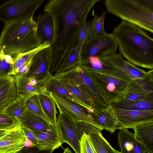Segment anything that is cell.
Returning <instances> with one entry per match:
<instances>
[{"instance_id":"1","label":"cell","mask_w":153,"mask_h":153,"mask_svg":"<svg viewBox=\"0 0 153 153\" xmlns=\"http://www.w3.org/2000/svg\"><path fill=\"white\" fill-rule=\"evenodd\" d=\"M100 0H49L44 11L51 15L53 25L49 71L55 73L70 51L77 44L88 15Z\"/></svg>"},{"instance_id":"2","label":"cell","mask_w":153,"mask_h":153,"mask_svg":"<svg viewBox=\"0 0 153 153\" xmlns=\"http://www.w3.org/2000/svg\"><path fill=\"white\" fill-rule=\"evenodd\" d=\"M120 53L134 65L153 68V39L143 29L123 20L112 33Z\"/></svg>"},{"instance_id":"3","label":"cell","mask_w":153,"mask_h":153,"mask_svg":"<svg viewBox=\"0 0 153 153\" xmlns=\"http://www.w3.org/2000/svg\"><path fill=\"white\" fill-rule=\"evenodd\" d=\"M42 44L33 18L5 24L0 36V48L13 58Z\"/></svg>"},{"instance_id":"4","label":"cell","mask_w":153,"mask_h":153,"mask_svg":"<svg viewBox=\"0 0 153 153\" xmlns=\"http://www.w3.org/2000/svg\"><path fill=\"white\" fill-rule=\"evenodd\" d=\"M107 13L153 33V0H106Z\"/></svg>"},{"instance_id":"5","label":"cell","mask_w":153,"mask_h":153,"mask_svg":"<svg viewBox=\"0 0 153 153\" xmlns=\"http://www.w3.org/2000/svg\"><path fill=\"white\" fill-rule=\"evenodd\" d=\"M54 76L59 80L71 85L84 93L91 100L94 112L110 106L96 88L87 71L79 64L64 73H55Z\"/></svg>"},{"instance_id":"6","label":"cell","mask_w":153,"mask_h":153,"mask_svg":"<svg viewBox=\"0 0 153 153\" xmlns=\"http://www.w3.org/2000/svg\"><path fill=\"white\" fill-rule=\"evenodd\" d=\"M87 71L94 86L109 105H111L123 98L129 82L105 74Z\"/></svg>"},{"instance_id":"7","label":"cell","mask_w":153,"mask_h":153,"mask_svg":"<svg viewBox=\"0 0 153 153\" xmlns=\"http://www.w3.org/2000/svg\"><path fill=\"white\" fill-rule=\"evenodd\" d=\"M44 0H13L0 6V20L5 24L33 18Z\"/></svg>"},{"instance_id":"8","label":"cell","mask_w":153,"mask_h":153,"mask_svg":"<svg viewBox=\"0 0 153 153\" xmlns=\"http://www.w3.org/2000/svg\"><path fill=\"white\" fill-rule=\"evenodd\" d=\"M58 110L56 124L61 142L68 144L75 153H79L80 140L86 131L88 123L76 122Z\"/></svg>"},{"instance_id":"9","label":"cell","mask_w":153,"mask_h":153,"mask_svg":"<svg viewBox=\"0 0 153 153\" xmlns=\"http://www.w3.org/2000/svg\"><path fill=\"white\" fill-rule=\"evenodd\" d=\"M117 47V41L112 33L91 36L81 49V61L90 56L100 59L116 53Z\"/></svg>"},{"instance_id":"10","label":"cell","mask_w":153,"mask_h":153,"mask_svg":"<svg viewBox=\"0 0 153 153\" xmlns=\"http://www.w3.org/2000/svg\"><path fill=\"white\" fill-rule=\"evenodd\" d=\"M51 76L46 78L38 79L21 74L14 75L17 93L16 100L24 103L33 96L47 92L46 84Z\"/></svg>"},{"instance_id":"11","label":"cell","mask_w":153,"mask_h":153,"mask_svg":"<svg viewBox=\"0 0 153 153\" xmlns=\"http://www.w3.org/2000/svg\"><path fill=\"white\" fill-rule=\"evenodd\" d=\"M55 102L58 109L77 122H82L90 124L99 128L94 121L91 115L82 107L56 93H48Z\"/></svg>"},{"instance_id":"12","label":"cell","mask_w":153,"mask_h":153,"mask_svg":"<svg viewBox=\"0 0 153 153\" xmlns=\"http://www.w3.org/2000/svg\"><path fill=\"white\" fill-rule=\"evenodd\" d=\"M112 108L117 121V129H133L139 124L153 121V110L140 111Z\"/></svg>"},{"instance_id":"13","label":"cell","mask_w":153,"mask_h":153,"mask_svg":"<svg viewBox=\"0 0 153 153\" xmlns=\"http://www.w3.org/2000/svg\"><path fill=\"white\" fill-rule=\"evenodd\" d=\"M104 63L119 70L131 79H146L148 72L137 67L128 61L124 60L120 53H115L100 59Z\"/></svg>"},{"instance_id":"14","label":"cell","mask_w":153,"mask_h":153,"mask_svg":"<svg viewBox=\"0 0 153 153\" xmlns=\"http://www.w3.org/2000/svg\"><path fill=\"white\" fill-rule=\"evenodd\" d=\"M50 46L38 52L33 58L29 69L25 75L38 79H42L49 77L51 59Z\"/></svg>"},{"instance_id":"15","label":"cell","mask_w":153,"mask_h":153,"mask_svg":"<svg viewBox=\"0 0 153 153\" xmlns=\"http://www.w3.org/2000/svg\"><path fill=\"white\" fill-rule=\"evenodd\" d=\"M27 140L19 123L0 138V153H16L25 147Z\"/></svg>"},{"instance_id":"16","label":"cell","mask_w":153,"mask_h":153,"mask_svg":"<svg viewBox=\"0 0 153 153\" xmlns=\"http://www.w3.org/2000/svg\"><path fill=\"white\" fill-rule=\"evenodd\" d=\"M151 97H153V82L147 79H137L128 82L122 99L140 100Z\"/></svg>"},{"instance_id":"17","label":"cell","mask_w":153,"mask_h":153,"mask_svg":"<svg viewBox=\"0 0 153 153\" xmlns=\"http://www.w3.org/2000/svg\"><path fill=\"white\" fill-rule=\"evenodd\" d=\"M79 64L85 70L105 74L129 82L131 79L115 67L102 62L97 56H90L81 61Z\"/></svg>"},{"instance_id":"18","label":"cell","mask_w":153,"mask_h":153,"mask_svg":"<svg viewBox=\"0 0 153 153\" xmlns=\"http://www.w3.org/2000/svg\"><path fill=\"white\" fill-rule=\"evenodd\" d=\"M31 130L37 140L35 146L40 151H53L62 144L56 124H53L50 128L45 132Z\"/></svg>"},{"instance_id":"19","label":"cell","mask_w":153,"mask_h":153,"mask_svg":"<svg viewBox=\"0 0 153 153\" xmlns=\"http://www.w3.org/2000/svg\"><path fill=\"white\" fill-rule=\"evenodd\" d=\"M17 93L14 76H0V113L15 102Z\"/></svg>"},{"instance_id":"20","label":"cell","mask_w":153,"mask_h":153,"mask_svg":"<svg viewBox=\"0 0 153 153\" xmlns=\"http://www.w3.org/2000/svg\"><path fill=\"white\" fill-rule=\"evenodd\" d=\"M117 137L121 153H150L128 129H120Z\"/></svg>"},{"instance_id":"21","label":"cell","mask_w":153,"mask_h":153,"mask_svg":"<svg viewBox=\"0 0 153 153\" xmlns=\"http://www.w3.org/2000/svg\"><path fill=\"white\" fill-rule=\"evenodd\" d=\"M89 113L94 122L102 130H106L113 134L117 129V121L111 105L106 107L98 112Z\"/></svg>"},{"instance_id":"22","label":"cell","mask_w":153,"mask_h":153,"mask_svg":"<svg viewBox=\"0 0 153 153\" xmlns=\"http://www.w3.org/2000/svg\"><path fill=\"white\" fill-rule=\"evenodd\" d=\"M36 21L37 34L42 43L47 42L51 45L53 33V23L51 15L45 12L39 15Z\"/></svg>"},{"instance_id":"23","label":"cell","mask_w":153,"mask_h":153,"mask_svg":"<svg viewBox=\"0 0 153 153\" xmlns=\"http://www.w3.org/2000/svg\"><path fill=\"white\" fill-rule=\"evenodd\" d=\"M133 129L135 139L150 153H153V121L139 124Z\"/></svg>"},{"instance_id":"24","label":"cell","mask_w":153,"mask_h":153,"mask_svg":"<svg viewBox=\"0 0 153 153\" xmlns=\"http://www.w3.org/2000/svg\"><path fill=\"white\" fill-rule=\"evenodd\" d=\"M16 118L20 123L30 129L40 132L46 131L53 124L49 123L41 117L27 110Z\"/></svg>"},{"instance_id":"25","label":"cell","mask_w":153,"mask_h":153,"mask_svg":"<svg viewBox=\"0 0 153 153\" xmlns=\"http://www.w3.org/2000/svg\"><path fill=\"white\" fill-rule=\"evenodd\" d=\"M111 107L114 108L140 111L153 110V97L140 100H131L121 99L112 103Z\"/></svg>"},{"instance_id":"26","label":"cell","mask_w":153,"mask_h":153,"mask_svg":"<svg viewBox=\"0 0 153 153\" xmlns=\"http://www.w3.org/2000/svg\"><path fill=\"white\" fill-rule=\"evenodd\" d=\"M101 131L93 126L86 132L90 137L97 153H116V150L111 147L103 137Z\"/></svg>"},{"instance_id":"27","label":"cell","mask_w":153,"mask_h":153,"mask_svg":"<svg viewBox=\"0 0 153 153\" xmlns=\"http://www.w3.org/2000/svg\"><path fill=\"white\" fill-rule=\"evenodd\" d=\"M47 92L56 93L83 107L82 103L69 92L54 76L51 74L47 84Z\"/></svg>"},{"instance_id":"28","label":"cell","mask_w":153,"mask_h":153,"mask_svg":"<svg viewBox=\"0 0 153 153\" xmlns=\"http://www.w3.org/2000/svg\"><path fill=\"white\" fill-rule=\"evenodd\" d=\"M50 45L51 44L49 42H46L30 51L16 56L14 58V63L12 65L8 75L14 76L16 74L19 69L22 65L30 61L38 52Z\"/></svg>"},{"instance_id":"29","label":"cell","mask_w":153,"mask_h":153,"mask_svg":"<svg viewBox=\"0 0 153 153\" xmlns=\"http://www.w3.org/2000/svg\"><path fill=\"white\" fill-rule=\"evenodd\" d=\"M40 102L45 112L54 124H56L58 114L54 101L48 92L38 95Z\"/></svg>"},{"instance_id":"30","label":"cell","mask_w":153,"mask_h":153,"mask_svg":"<svg viewBox=\"0 0 153 153\" xmlns=\"http://www.w3.org/2000/svg\"><path fill=\"white\" fill-rule=\"evenodd\" d=\"M26 110L41 117L50 124H53L46 115L42 107L38 95L33 96L24 102Z\"/></svg>"},{"instance_id":"31","label":"cell","mask_w":153,"mask_h":153,"mask_svg":"<svg viewBox=\"0 0 153 153\" xmlns=\"http://www.w3.org/2000/svg\"><path fill=\"white\" fill-rule=\"evenodd\" d=\"M81 61L80 54L76 51L75 48H73L69 52L55 73L65 72L79 64Z\"/></svg>"},{"instance_id":"32","label":"cell","mask_w":153,"mask_h":153,"mask_svg":"<svg viewBox=\"0 0 153 153\" xmlns=\"http://www.w3.org/2000/svg\"><path fill=\"white\" fill-rule=\"evenodd\" d=\"M59 81L82 103L83 108L87 109L88 112L93 111L92 105L91 100L84 93L71 85Z\"/></svg>"},{"instance_id":"33","label":"cell","mask_w":153,"mask_h":153,"mask_svg":"<svg viewBox=\"0 0 153 153\" xmlns=\"http://www.w3.org/2000/svg\"><path fill=\"white\" fill-rule=\"evenodd\" d=\"M106 12H103L98 16L95 14L92 19L88 21L90 25L91 36L102 35L105 32L104 28V22Z\"/></svg>"},{"instance_id":"34","label":"cell","mask_w":153,"mask_h":153,"mask_svg":"<svg viewBox=\"0 0 153 153\" xmlns=\"http://www.w3.org/2000/svg\"><path fill=\"white\" fill-rule=\"evenodd\" d=\"M91 36L90 26L88 22L83 26L79 34L77 44L75 47V49L78 53L80 54L83 46Z\"/></svg>"},{"instance_id":"35","label":"cell","mask_w":153,"mask_h":153,"mask_svg":"<svg viewBox=\"0 0 153 153\" xmlns=\"http://www.w3.org/2000/svg\"><path fill=\"white\" fill-rule=\"evenodd\" d=\"M24 103L16 101L6 108L3 113L12 117L17 118L26 111Z\"/></svg>"},{"instance_id":"36","label":"cell","mask_w":153,"mask_h":153,"mask_svg":"<svg viewBox=\"0 0 153 153\" xmlns=\"http://www.w3.org/2000/svg\"><path fill=\"white\" fill-rule=\"evenodd\" d=\"M79 153H97L90 137L85 132L80 140Z\"/></svg>"},{"instance_id":"37","label":"cell","mask_w":153,"mask_h":153,"mask_svg":"<svg viewBox=\"0 0 153 153\" xmlns=\"http://www.w3.org/2000/svg\"><path fill=\"white\" fill-rule=\"evenodd\" d=\"M19 124V122L16 118L4 113H0V130L11 129Z\"/></svg>"},{"instance_id":"38","label":"cell","mask_w":153,"mask_h":153,"mask_svg":"<svg viewBox=\"0 0 153 153\" xmlns=\"http://www.w3.org/2000/svg\"><path fill=\"white\" fill-rule=\"evenodd\" d=\"M5 56V54L0 48V76L8 75L12 65L7 62Z\"/></svg>"},{"instance_id":"39","label":"cell","mask_w":153,"mask_h":153,"mask_svg":"<svg viewBox=\"0 0 153 153\" xmlns=\"http://www.w3.org/2000/svg\"><path fill=\"white\" fill-rule=\"evenodd\" d=\"M19 124L25 134L27 140L30 141L33 144L34 146H35L37 143V140L33 133L31 130L19 122Z\"/></svg>"},{"instance_id":"40","label":"cell","mask_w":153,"mask_h":153,"mask_svg":"<svg viewBox=\"0 0 153 153\" xmlns=\"http://www.w3.org/2000/svg\"><path fill=\"white\" fill-rule=\"evenodd\" d=\"M31 60L21 66L19 69L17 74H21L26 75L29 71Z\"/></svg>"},{"instance_id":"41","label":"cell","mask_w":153,"mask_h":153,"mask_svg":"<svg viewBox=\"0 0 153 153\" xmlns=\"http://www.w3.org/2000/svg\"><path fill=\"white\" fill-rule=\"evenodd\" d=\"M11 129L0 130V138L4 136V135L8 133Z\"/></svg>"},{"instance_id":"42","label":"cell","mask_w":153,"mask_h":153,"mask_svg":"<svg viewBox=\"0 0 153 153\" xmlns=\"http://www.w3.org/2000/svg\"><path fill=\"white\" fill-rule=\"evenodd\" d=\"M63 153H73L68 147H66L64 150Z\"/></svg>"},{"instance_id":"43","label":"cell","mask_w":153,"mask_h":153,"mask_svg":"<svg viewBox=\"0 0 153 153\" xmlns=\"http://www.w3.org/2000/svg\"><path fill=\"white\" fill-rule=\"evenodd\" d=\"M116 153H121L120 152L116 151Z\"/></svg>"}]
</instances>
